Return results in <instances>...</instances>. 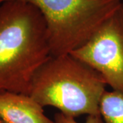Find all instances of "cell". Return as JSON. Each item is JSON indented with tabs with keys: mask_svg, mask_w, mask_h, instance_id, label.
<instances>
[{
	"mask_svg": "<svg viewBox=\"0 0 123 123\" xmlns=\"http://www.w3.org/2000/svg\"><path fill=\"white\" fill-rule=\"evenodd\" d=\"M0 118L6 123H55L29 94L10 92L0 93Z\"/></svg>",
	"mask_w": 123,
	"mask_h": 123,
	"instance_id": "5b68a950",
	"label": "cell"
},
{
	"mask_svg": "<svg viewBox=\"0 0 123 123\" xmlns=\"http://www.w3.org/2000/svg\"><path fill=\"white\" fill-rule=\"evenodd\" d=\"M106 86L98 72L69 53L51 55L44 62L34 76L29 95L43 107H55L75 118L100 114Z\"/></svg>",
	"mask_w": 123,
	"mask_h": 123,
	"instance_id": "7a4b0ae2",
	"label": "cell"
},
{
	"mask_svg": "<svg viewBox=\"0 0 123 123\" xmlns=\"http://www.w3.org/2000/svg\"><path fill=\"white\" fill-rule=\"evenodd\" d=\"M0 123H4V121L1 120V119L0 118Z\"/></svg>",
	"mask_w": 123,
	"mask_h": 123,
	"instance_id": "ba28073f",
	"label": "cell"
},
{
	"mask_svg": "<svg viewBox=\"0 0 123 123\" xmlns=\"http://www.w3.org/2000/svg\"><path fill=\"white\" fill-rule=\"evenodd\" d=\"M99 110L104 123H123V93L106 90Z\"/></svg>",
	"mask_w": 123,
	"mask_h": 123,
	"instance_id": "8992f818",
	"label": "cell"
},
{
	"mask_svg": "<svg viewBox=\"0 0 123 123\" xmlns=\"http://www.w3.org/2000/svg\"><path fill=\"white\" fill-rule=\"evenodd\" d=\"M70 54L98 72L112 90L123 93V1Z\"/></svg>",
	"mask_w": 123,
	"mask_h": 123,
	"instance_id": "277c9868",
	"label": "cell"
},
{
	"mask_svg": "<svg viewBox=\"0 0 123 123\" xmlns=\"http://www.w3.org/2000/svg\"><path fill=\"white\" fill-rule=\"evenodd\" d=\"M32 5L44 18L51 55L69 54L86 43L116 8L119 0H0Z\"/></svg>",
	"mask_w": 123,
	"mask_h": 123,
	"instance_id": "3957f363",
	"label": "cell"
},
{
	"mask_svg": "<svg viewBox=\"0 0 123 123\" xmlns=\"http://www.w3.org/2000/svg\"><path fill=\"white\" fill-rule=\"evenodd\" d=\"M51 55L39 10L22 1L0 4V93L29 94L36 71Z\"/></svg>",
	"mask_w": 123,
	"mask_h": 123,
	"instance_id": "6da1fadb",
	"label": "cell"
},
{
	"mask_svg": "<svg viewBox=\"0 0 123 123\" xmlns=\"http://www.w3.org/2000/svg\"><path fill=\"white\" fill-rule=\"evenodd\" d=\"M119 1H123V0H119Z\"/></svg>",
	"mask_w": 123,
	"mask_h": 123,
	"instance_id": "9c48e42d",
	"label": "cell"
},
{
	"mask_svg": "<svg viewBox=\"0 0 123 123\" xmlns=\"http://www.w3.org/2000/svg\"><path fill=\"white\" fill-rule=\"evenodd\" d=\"M54 121L55 123H79L75 120V118L66 116L61 113H57L55 115ZM84 123H104V122L101 114H98L87 116Z\"/></svg>",
	"mask_w": 123,
	"mask_h": 123,
	"instance_id": "52a82bcc",
	"label": "cell"
}]
</instances>
